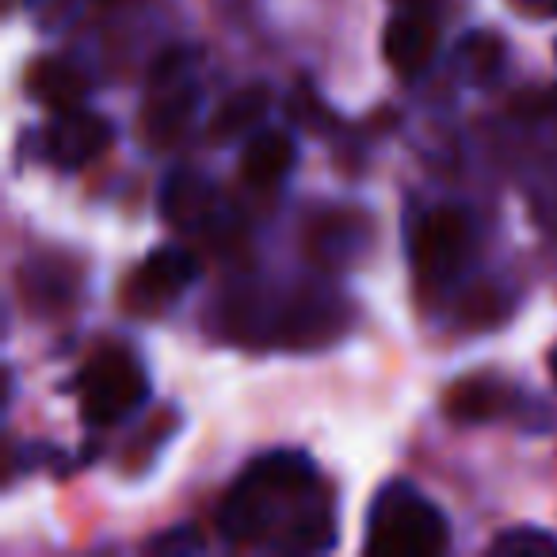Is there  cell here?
<instances>
[{
	"mask_svg": "<svg viewBox=\"0 0 557 557\" xmlns=\"http://www.w3.org/2000/svg\"><path fill=\"white\" fill-rule=\"evenodd\" d=\"M111 138H115V131H111V123L103 115L70 108L58 111L54 123L42 131V157L62 172H77L85 164H92L96 157L108 153Z\"/></svg>",
	"mask_w": 557,
	"mask_h": 557,
	"instance_id": "52a82bcc",
	"label": "cell"
},
{
	"mask_svg": "<svg viewBox=\"0 0 557 557\" xmlns=\"http://www.w3.org/2000/svg\"><path fill=\"white\" fill-rule=\"evenodd\" d=\"M527 9H539V12H557V0H523Z\"/></svg>",
	"mask_w": 557,
	"mask_h": 557,
	"instance_id": "d6986e66",
	"label": "cell"
},
{
	"mask_svg": "<svg viewBox=\"0 0 557 557\" xmlns=\"http://www.w3.org/2000/svg\"><path fill=\"white\" fill-rule=\"evenodd\" d=\"M511 409V394L493 379H466L447 394V417L458 424H485Z\"/></svg>",
	"mask_w": 557,
	"mask_h": 557,
	"instance_id": "9a60e30c",
	"label": "cell"
},
{
	"mask_svg": "<svg viewBox=\"0 0 557 557\" xmlns=\"http://www.w3.org/2000/svg\"><path fill=\"white\" fill-rule=\"evenodd\" d=\"M218 195L214 184L199 172H172L161 187V214L180 230H202L214 218Z\"/></svg>",
	"mask_w": 557,
	"mask_h": 557,
	"instance_id": "30bf717a",
	"label": "cell"
},
{
	"mask_svg": "<svg viewBox=\"0 0 557 557\" xmlns=\"http://www.w3.org/2000/svg\"><path fill=\"white\" fill-rule=\"evenodd\" d=\"M298 146L287 131H256L240 153V176L252 187H271L295 169Z\"/></svg>",
	"mask_w": 557,
	"mask_h": 557,
	"instance_id": "8fae6325",
	"label": "cell"
},
{
	"mask_svg": "<svg viewBox=\"0 0 557 557\" xmlns=\"http://www.w3.org/2000/svg\"><path fill=\"white\" fill-rule=\"evenodd\" d=\"M478 252V222L466 207H432L412 225V263L432 287L462 278Z\"/></svg>",
	"mask_w": 557,
	"mask_h": 557,
	"instance_id": "3957f363",
	"label": "cell"
},
{
	"mask_svg": "<svg viewBox=\"0 0 557 557\" xmlns=\"http://www.w3.org/2000/svg\"><path fill=\"white\" fill-rule=\"evenodd\" d=\"M199 278V260L187 248L164 245L141 260V268L131 278V302L141 310H161V306L176 302L187 287Z\"/></svg>",
	"mask_w": 557,
	"mask_h": 557,
	"instance_id": "ba28073f",
	"label": "cell"
},
{
	"mask_svg": "<svg viewBox=\"0 0 557 557\" xmlns=\"http://www.w3.org/2000/svg\"><path fill=\"white\" fill-rule=\"evenodd\" d=\"M153 554H184V549H202V539L195 534V527H172L169 534L149 542Z\"/></svg>",
	"mask_w": 557,
	"mask_h": 557,
	"instance_id": "ac0fdd59",
	"label": "cell"
},
{
	"mask_svg": "<svg viewBox=\"0 0 557 557\" xmlns=\"http://www.w3.org/2000/svg\"><path fill=\"white\" fill-rule=\"evenodd\" d=\"M271 108V88L268 85H245L237 92H230L222 100V108L210 119V138L214 141H233L256 134V126L263 123Z\"/></svg>",
	"mask_w": 557,
	"mask_h": 557,
	"instance_id": "4fadbf2b",
	"label": "cell"
},
{
	"mask_svg": "<svg viewBox=\"0 0 557 557\" xmlns=\"http://www.w3.org/2000/svg\"><path fill=\"white\" fill-rule=\"evenodd\" d=\"M351 306L329 287H298L263 318L271 321L268 336L283 341L287 348H321L325 341L344 333Z\"/></svg>",
	"mask_w": 557,
	"mask_h": 557,
	"instance_id": "5b68a950",
	"label": "cell"
},
{
	"mask_svg": "<svg viewBox=\"0 0 557 557\" xmlns=\"http://www.w3.org/2000/svg\"><path fill=\"white\" fill-rule=\"evenodd\" d=\"M450 546L447 516L409 481L379 488L367 511V554L374 557H435Z\"/></svg>",
	"mask_w": 557,
	"mask_h": 557,
	"instance_id": "7a4b0ae2",
	"label": "cell"
},
{
	"mask_svg": "<svg viewBox=\"0 0 557 557\" xmlns=\"http://www.w3.org/2000/svg\"><path fill=\"white\" fill-rule=\"evenodd\" d=\"M397 4H405L409 12H424L428 4H432V0H397Z\"/></svg>",
	"mask_w": 557,
	"mask_h": 557,
	"instance_id": "ffe728a7",
	"label": "cell"
},
{
	"mask_svg": "<svg viewBox=\"0 0 557 557\" xmlns=\"http://www.w3.org/2000/svg\"><path fill=\"white\" fill-rule=\"evenodd\" d=\"M27 88L35 92V100L50 111H70L81 108V100L88 96V81L77 65L62 62V58H39L27 73Z\"/></svg>",
	"mask_w": 557,
	"mask_h": 557,
	"instance_id": "7c38bea8",
	"label": "cell"
},
{
	"mask_svg": "<svg viewBox=\"0 0 557 557\" xmlns=\"http://www.w3.org/2000/svg\"><path fill=\"white\" fill-rule=\"evenodd\" d=\"M455 65H458V77L470 81V85H488V81H496V77H500V70H504L500 35H493V32L466 35V39L458 42Z\"/></svg>",
	"mask_w": 557,
	"mask_h": 557,
	"instance_id": "2e32d148",
	"label": "cell"
},
{
	"mask_svg": "<svg viewBox=\"0 0 557 557\" xmlns=\"http://www.w3.org/2000/svg\"><path fill=\"white\" fill-rule=\"evenodd\" d=\"M367 222L359 214H329L325 222H318L310 237V248L325 268H348L351 260H359L367 245Z\"/></svg>",
	"mask_w": 557,
	"mask_h": 557,
	"instance_id": "5bb4252c",
	"label": "cell"
},
{
	"mask_svg": "<svg viewBox=\"0 0 557 557\" xmlns=\"http://www.w3.org/2000/svg\"><path fill=\"white\" fill-rule=\"evenodd\" d=\"M191 58V50H169V54L157 58L146 103V131L153 146H169L180 134V126L191 119L195 103H199Z\"/></svg>",
	"mask_w": 557,
	"mask_h": 557,
	"instance_id": "8992f818",
	"label": "cell"
},
{
	"mask_svg": "<svg viewBox=\"0 0 557 557\" xmlns=\"http://www.w3.org/2000/svg\"><path fill=\"white\" fill-rule=\"evenodd\" d=\"M313 462L298 450H271L256 458L218 508V531L230 542H260L278 534V508L310 496Z\"/></svg>",
	"mask_w": 557,
	"mask_h": 557,
	"instance_id": "6da1fadb",
	"label": "cell"
},
{
	"mask_svg": "<svg viewBox=\"0 0 557 557\" xmlns=\"http://www.w3.org/2000/svg\"><path fill=\"white\" fill-rule=\"evenodd\" d=\"M549 371H554V379H557V348H554V356H549Z\"/></svg>",
	"mask_w": 557,
	"mask_h": 557,
	"instance_id": "44dd1931",
	"label": "cell"
},
{
	"mask_svg": "<svg viewBox=\"0 0 557 557\" xmlns=\"http://www.w3.org/2000/svg\"><path fill=\"white\" fill-rule=\"evenodd\" d=\"M382 54H386L389 70H394L397 77H405V81L420 77L435 58V27L428 24V16H420V12L394 16L386 24V35H382Z\"/></svg>",
	"mask_w": 557,
	"mask_h": 557,
	"instance_id": "9c48e42d",
	"label": "cell"
},
{
	"mask_svg": "<svg viewBox=\"0 0 557 557\" xmlns=\"http://www.w3.org/2000/svg\"><path fill=\"white\" fill-rule=\"evenodd\" d=\"M81 417L96 428L123 424L126 417L149 401L146 367L131 351H100L92 363L81 371Z\"/></svg>",
	"mask_w": 557,
	"mask_h": 557,
	"instance_id": "277c9868",
	"label": "cell"
},
{
	"mask_svg": "<svg viewBox=\"0 0 557 557\" xmlns=\"http://www.w3.org/2000/svg\"><path fill=\"white\" fill-rule=\"evenodd\" d=\"M496 557H557V539L539 527H511V531L493 539Z\"/></svg>",
	"mask_w": 557,
	"mask_h": 557,
	"instance_id": "e0dca14e",
	"label": "cell"
}]
</instances>
